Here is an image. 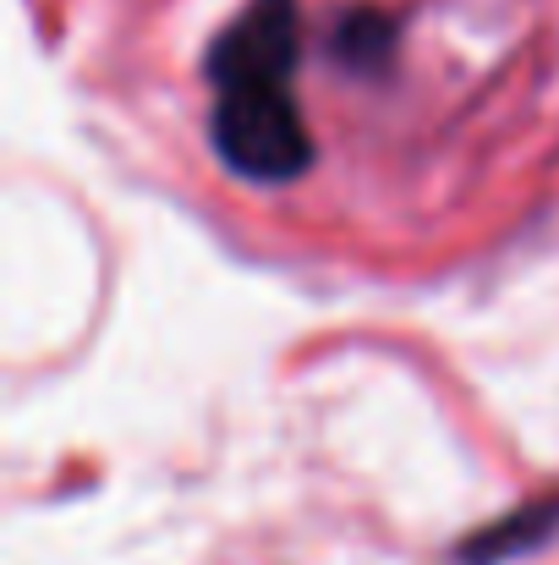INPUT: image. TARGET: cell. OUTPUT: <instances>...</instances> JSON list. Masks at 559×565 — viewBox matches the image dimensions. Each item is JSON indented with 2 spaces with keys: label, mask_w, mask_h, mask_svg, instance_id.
<instances>
[{
  "label": "cell",
  "mask_w": 559,
  "mask_h": 565,
  "mask_svg": "<svg viewBox=\"0 0 559 565\" xmlns=\"http://www.w3.org/2000/svg\"><path fill=\"white\" fill-rule=\"evenodd\" d=\"M297 33V0H247L208 50L214 149L247 182H291L313 160V138L291 94Z\"/></svg>",
  "instance_id": "1"
}]
</instances>
